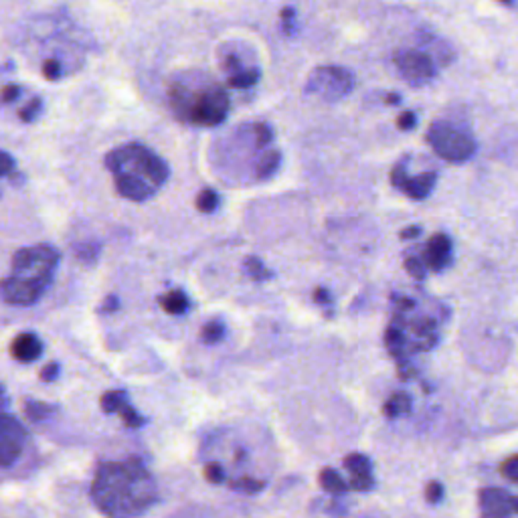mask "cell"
<instances>
[{"label": "cell", "mask_w": 518, "mask_h": 518, "mask_svg": "<svg viewBox=\"0 0 518 518\" xmlns=\"http://www.w3.org/2000/svg\"><path fill=\"white\" fill-rule=\"evenodd\" d=\"M156 496L154 478L138 459L102 464L95 472L92 498L107 517L142 514Z\"/></svg>", "instance_id": "obj_1"}, {"label": "cell", "mask_w": 518, "mask_h": 518, "mask_svg": "<svg viewBox=\"0 0 518 518\" xmlns=\"http://www.w3.org/2000/svg\"><path fill=\"white\" fill-rule=\"evenodd\" d=\"M106 167L114 174L118 193L136 203L156 195L168 179L167 162L142 144H124L112 150Z\"/></svg>", "instance_id": "obj_2"}, {"label": "cell", "mask_w": 518, "mask_h": 518, "mask_svg": "<svg viewBox=\"0 0 518 518\" xmlns=\"http://www.w3.org/2000/svg\"><path fill=\"white\" fill-rule=\"evenodd\" d=\"M57 265L59 253L49 245L16 251L11 275L0 282V298L13 306L35 304L51 286Z\"/></svg>", "instance_id": "obj_3"}, {"label": "cell", "mask_w": 518, "mask_h": 518, "mask_svg": "<svg viewBox=\"0 0 518 518\" xmlns=\"http://www.w3.org/2000/svg\"><path fill=\"white\" fill-rule=\"evenodd\" d=\"M170 106L174 114L188 124L213 128L227 118L229 95L213 77L186 73L170 85Z\"/></svg>", "instance_id": "obj_4"}, {"label": "cell", "mask_w": 518, "mask_h": 518, "mask_svg": "<svg viewBox=\"0 0 518 518\" xmlns=\"http://www.w3.org/2000/svg\"><path fill=\"white\" fill-rule=\"evenodd\" d=\"M427 142L438 156L450 162H466L476 152V142L470 134L457 130L450 122H433L427 132Z\"/></svg>", "instance_id": "obj_5"}, {"label": "cell", "mask_w": 518, "mask_h": 518, "mask_svg": "<svg viewBox=\"0 0 518 518\" xmlns=\"http://www.w3.org/2000/svg\"><path fill=\"white\" fill-rule=\"evenodd\" d=\"M354 88V76L344 67L326 65L312 71L306 83V93L318 95L326 102H338L347 97Z\"/></svg>", "instance_id": "obj_6"}, {"label": "cell", "mask_w": 518, "mask_h": 518, "mask_svg": "<svg viewBox=\"0 0 518 518\" xmlns=\"http://www.w3.org/2000/svg\"><path fill=\"white\" fill-rule=\"evenodd\" d=\"M393 63L401 77L415 88L429 83L438 73L435 59L421 49H401L395 53Z\"/></svg>", "instance_id": "obj_7"}, {"label": "cell", "mask_w": 518, "mask_h": 518, "mask_svg": "<svg viewBox=\"0 0 518 518\" xmlns=\"http://www.w3.org/2000/svg\"><path fill=\"white\" fill-rule=\"evenodd\" d=\"M27 443V429L16 417L0 413V466L15 464Z\"/></svg>", "instance_id": "obj_8"}, {"label": "cell", "mask_w": 518, "mask_h": 518, "mask_svg": "<svg viewBox=\"0 0 518 518\" xmlns=\"http://www.w3.org/2000/svg\"><path fill=\"white\" fill-rule=\"evenodd\" d=\"M391 183H393L395 188L403 191L413 200H421V198H426L433 191V186L438 183V174L435 172H426V174H419V176L409 179L407 176V167L403 162H399L393 168V172H391Z\"/></svg>", "instance_id": "obj_9"}, {"label": "cell", "mask_w": 518, "mask_h": 518, "mask_svg": "<svg viewBox=\"0 0 518 518\" xmlns=\"http://www.w3.org/2000/svg\"><path fill=\"white\" fill-rule=\"evenodd\" d=\"M480 502V512L488 518H502V517H517L518 506L517 498L506 492L502 488H484L478 494Z\"/></svg>", "instance_id": "obj_10"}, {"label": "cell", "mask_w": 518, "mask_h": 518, "mask_svg": "<svg viewBox=\"0 0 518 518\" xmlns=\"http://www.w3.org/2000/svg\"><path fill=\"white\" fill-rule=\"evenodd\" d=\"M426 265L433 272H443L452 263V239L445 233H438L429 239L423 259Z\"/></svg>", "instance_id": "obj_11"}, {"label": "cell", "mask_w": 518, "mask_h": 518, "mask_svg": "<svg viewBox=\"0 0 518 518\" xmlns=\"http://www.w3.org/2000/svg\"><path fill=\"white\" fill-rule=\"evenodd\" d=\"M344 468L351 474V488L359 490V492H368L375 480H373V468H371V459L363 454H351L344 457Z\"/></svg>", "instance_id": "obj_12"}, {"label": "cell", "mask_w": 518, "mask_h": 518, "mask_svg": "<svg viewBox=\"0 0 518 518\" xmlns=\"http://www.w3.org/2000/svg\"><path fill=\"white\" fill-rule=\"evenodd\" d=\"M11 352H13L16 361H20V363H32V361H37L41 356L43 344L35 335L25 332V335L16 336L13 347H11Z\"/></svg>", "instance_id": "obj_13"}, {"label": "cell", "mask_w": 518, "mask_h": 518, "mask_svg": "<svg viewBox=\"0 0 518 518\" xmlns=\"http://www.w3.org/2000/svg\"><path fill=\"white\" fill-rule=\"evenodd\" d=\"M158 304H160V308H162L167 314H170V316H181V314H184V312L188 310L191 302H188V298H186L184 291L170 290L168 294L158 298Z\"/></svg>", "instance_id": "obj_14"}, {"label": "cell", "mask_w": 518, "mask_h": 518, "mask_svg": "<svg viewBox=\"0 0 518 518\" xmlns=\"http://www.w3.org/2000/svg\"><path fill=\"white\" fill-rule=\"evenodd\" d=\"M409 411H411V395L409 393H395L383 407V413L391 419L407 415Z\"/></svg>", "instance_id": "obj_15"}, {"label": "cell", "mask_w": 518, "mask_h": 518, "mask_svg": "<svg viewBox=\"0 0 518 518\" xmlns=\"http://www.w3.org/2000/svg\"><path fill=\"white\" fill-rule=\"evenodd\" d=\"M259 77H261L259 67H247V69L239 71V73H235V76H229L227 85L229 88H233V90H247V88H251V85L258 83Z\"/></svg>", "instance_id": "obj_16"}, {"label": "cell", "mask_w": 518, "mask_h": 518, "mask_svg": "<svg viewBox=\"0 0 518 518\" xmlns=\"http://www.w3.org/2000/svg\"><path fill=\"white\" fill-rule=\"evenodd\" d=\"M320 486L326 490V492H330V494H344L349 486H347V482L340 478V474H336L332 468H324L320 472Z\"/></svg>", "instance_id": "obj_17"}, {"label": "cell", "mask_w": 518, "mask_h": 518, "mask_svg": "<svg viewBox=\"0 0 518 518\" xmlns=\"http://www.w3.org/2000/svg\"><path fill=\"white\" fill-rule=\"evenodd\" d=\"M279 158H282V154L277 152V150H270V152H265L261 158H259V164H258V179H270L272 174H274L277 167H279Z\"/></svg>", "instance_id": "obj_18"}, {"label": "cell", "mask_w": 518, "mask_h": 518, "mask_svg": "<svg viewBox=\"0 0 518 518\" xmlns=\"http://www.w3.org/2000/svg\"><path fill=\"white\" fill-rule=\"evenodd\" d=\"M247 130H249V136L253 138L258 148L267 146L274 140V132L267 124H253V126H247Z\"/></svg>", "instance_id": "obj_19"}, {"label": "cell", "mask_w": 518, "mask_h": 518, "mask_svg": "<svg viewBox=\"0 0 518 518\" xmlns=\"http://www.w3.org/2000/svg\"><path fill=\"white\" fill-rule=\"evenodd\" d=\"M116 413H118V415L122 417L124 423H126L128 427H132V429H138V427H142V426H144V421H146V419H144V417H142V415H140V413H138L136 409H134V407H132V405L128 403V401H124L122 405L118 407V411H116Z\"/></svg>", "instance_id": "obj_20"}, {"label": "cell", "mask_w": 518, "mask_h": 518, "mask_svg": "<svg viewBox=\"0 0 518 518\" xmlns=\"http://www.w3.org/2000/svg\"><path fill=\"white\" fill-rule=\"evenodd\" d=\"M219 207V195L213 188H203L197 197V209L200 213H213Z\"/></svg>", "instance_id": "obj_21"}, {"label": "cell", "mask_w": 518, "mask_h": 518, "mask_svg": "<svg viewBox=\"0 0 518 518\" xmlns=\"http://www.w3.org/2000/svg\"><path fill=\"white\" fill-rule=\"evenodd\" d=\"M124 401H128L126 391H107L102 395V409L104 413H116Z\"/></svg>", "instance_id": "obj_22"}, {"label": "cell", "mask_w": 518, "mask_h": 518, "mask_svg": "<svg viewBox=\"0 0 518 518\" xmlns=\"http://www.w3.org/2000/svg\"><path fill=\"white\" fill-rule=\"evenodd\" d=\"M223 336H225V326L219 324V322H209V324H205V328L200 330V338H203V342H207V344H217V342H221Z\"/></svg>", "instance_id": "obj_23"}, {"label": "cell", "mask_w": 518, "mask_h": 518, "mask_svg": "<svg viewBox=\"0 0 518 518\" xmlns=\"http://www.w3.org/2000/svg\"><path fill=\"white\" fill-rule=\"evenodd\" d=\"M265 486V482L261 480H253V478H241V480H235V482H229V488L235 490V492H243V494H258Z\"/></svg>", "instance_id": "obj_24"}, {"label": "cell", "mask_w": 518, "mask_h": 518, "mask_svg": "<svg viewBox=\"0 0 518 518\" xmlns=\"http://www.w3.org/2000/svg\"><path fill=\"white\" fill-rule=\"evenodd\" d=\"M245 270H247V274L251 275V279H255V282H259V279H270V277H272V272L265 270L263 263H261L258 258H247V261H245Z\"/></svg>", "instance_id": "obj_25"}, {"label": "cell", "mask_w": 518, "mask_h": 518, "mask_svg": "<svg viewBox=\"0 0 518 518\" xmlns=\"http://www.w3.org/2000/svg\"><path fill=\"white\" fill-rule=\"evenodd\" d=\"M53 411H55V407L53 405H47V403H35V401L27 403V415L31 417L32 421H43Z\"/></svg>", "instance_id": "obj_26"}, {"label": "cell", "mask_w": 518, "mask_h": 518, "mask_svg": "<svg viewBox=\"0 0 518 518\" xmlns=\"http://www.w3.org/2000/svg\"><path fill=\"white\" fill-rule=\"evenodd\" d=\"M203 472H205V478H207L211 484H223V482H225V470H223V466L217 464V462L207 464Z\"/></svg>", "instance_id": "obj_27"}, {"label": "cell", "mask_w": 518, "mask_h": 518, "mask_svg": "<svg viewBox=\"0 0 518 518\" xmlns=\"http://www.w3.org/2000/svg\"><path fill=\"white\" fill-rule=\"evenodd\" d=\"M405 270H407L409 275H413L415 279H423V277H426V267H423V261H421V259L413 258V255H409V258L405 259Z\"/></svg>", "instance_id": "obj_28"}, {"label": "cell", "mask_w": 518, "mask_h": 518, "mask_svg": "<svg viewBox=\"0 0 518 518\" xmlns=\"http://www.w3.org/2000/svg\"><path fill=\"white\" fill-rule=\"evenodd\" d=\"M518 456H510L506 462H504L502 466H500V472L512 482V484H517L518 482Z\"/></svg>", "instance_id": "obj_29"}, {"label": "cell", "mask_w": 518, "mask_h": 518, "mask_svg": "<svg viewBox=\"0 0 518 518\" xmlns=\"http://www.w3.org/2000/svg\"><path fill=\"white\" fill-rule=\"evenodd\" d=\"M41 106H43V102H41L39 97H35L29 106L20 109V120H23V122H32V120L37 118V114L41 112Z\"/></svg>", "instance_id": "obj_30"}, {"label": "cell", "mask_w": 518, "mask_h": 518, "mask_svg": "<svg viewBox=\"0 0 518 518\" xmlns=\"http://www.w3.org/2000/svg\"><path fill=\"white\" fill-rule=\"evenodd\" d=\"M443 498V486L440 482H429L426 488V500L429 504H438Z\"/></svg>", "instance_id": "obj_31"}, {"label": "cell", "mask_w": 518, "mask_h": 518, "mask_svg": "<svg viewBox=\"0 0 518 518\" xmlns=\"http://www.w3.org/2000/svg\"><path fill=\"white\" fill-rule=\"evenodd\" d=\"M43 76L49 79V81H55V79H59L61 76V65L57 59H47L43 63Z\"/></svg>", "instance_id": "obj_32"}, {"label": "cell", "mask_w": 518, "mask_h": 518, "mask_svg": "<svg viewBox=\"0 0 518 518\" xmlns=\"http://www.w3.org/2000/svg\"><path fill=\"white\" fill-rule=\"evenodd\" d=\"M415 122H417V118H415L413 112H403V114L397 118V128H399V130H413V128H415Z\"/></svg>", "instance_id": "obj_33"}, {"label": "cell", "mask_w": 518, "mask_h": 518, "mask_svg": "<svg viewBox=\"0 0 518 518\" xmlns=\"http://www.w3.org/2000/svg\"><path fill=\"white\" fill-rule=\"evenodd\" d=\"M13 168H15L13 158H11L6 152L0 150V176H8V174L13 172Z\"/></svg>", "instance_id": "obj_34"}, {"label": "cell", "mask_w": 518, "mask_h": 518, "mask_svg": "<svg viewBox=\"0 0 518 518\" xmlns=\"http://www.w3.org/2000/svg\"><path fill=\"white\" fill-rule=\"evenodd\" d=\"M57 373H59V365L57 363H51V365H47L43 371H41V379L45 383H51L57 379Z\"/></svg>", "instance_id": "obj_35"}, {"label": "cell", "mask_w": 518, "mask_h": 518, "mask_svg": "<svg viewBox=\"0 0 518 518\" xmlns=\"http://www.w3.org/2000/svg\"><path fill=\"white\" fill-rule=\"evenodd\" d=\"M18 93H20V90H18L16 85H6V88L0 92V102H2V104H6V102H15L16 97H18Z\"/></svg>", "instance_id": "obj_36"}, {"label": "cell", "mask_w": 518, "mask_h": 518, "mask_svg": "<svg viewBox=\"0 0 518 518\" xmlns=\"http://www.w3.org/2000/svg\"><path fill=\"white\" fill-rule=\"evenodd\" d=\"M314 302H316V304H330V302H332V298H330L328 290H322V288H318V290L314 291Z\"/></svg>", "instance_id": "obj_37"}, {"label": "cell", "mask_w": 518, "mask_h": 518, "mask_svg": "<svg viewBox=\"0 0 518 518\" xmlns=\"http://www.w3.org/2000/svg\"><path fill=\"white\" fill-rule=\"evenodd\" d=\"M419 235H421V227H417V225L401 231V239H415V237H419Z\"/></svg>", "instance_id": "obj_38"}, {"label": "cell", "mask_w": 518, "mask_h": 518, "mask_svg": "<svg viewBox=\"0 0 518 518\" xmlns=\"http://www.w3.org/2000/svg\"><path fill=\"white\" fill-rule=\"evenodd\" d=\"M118 306H120V300L116 296H109L102 306V312H114V310H118Z\"/></svg>", "instance_id": "obj_39"}, {"label": "cell", "mask_w": 518, "mask_h": 518, "mask_svg": "<svg viewBox=\"0 0 518 518\" xmlns=\"http://www.w3.org/2000/svg\"><path fill=\"white\" fill-rule=\"evenodd\" d=\"M387 102H389V104H399L401 100H399V95H397V93H393V95H389V97H387Z\"/></svg>", "instance_id": "obj_40"}, {"label": "cell", "mask_w": 518, "mask_h": 518, "mask_svg": "<svg viewBox=\"0 0 518 518\" xmlns=\"http://www.w3.org/2000/svg\"><path fill=\"white\" fill-rule=\"evenodd\" d=\"M504 4H508V6H514V0H502Z\"/></svg>", "instance_id": "obj_41"}]
</instances>
